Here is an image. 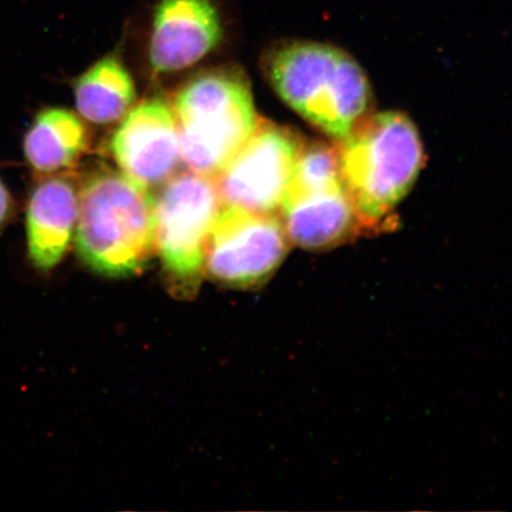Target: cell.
I'll return each instance as SVG.
<instances>
[{"label": "cell", "instance_id": "1", "mask_svg": "<svg viewBox=\"0 0 512 512\" xmlns=\"http://www.w3.org/2000/svg\"><path fill=\"white\" fill-rule=\"evenodd\" d=\"M266 73L288 107L338 142L369 114L367 74L347 51L330 44H280L267 56Z\"/></svg>", "mask_w": 512, "mask_h": 512}, {"label": "cell", "instance_id": "2", "mask_svg": "<svg viewBox=\"0 0 512 512\" xmlns=\"http://www.w3.org/2000/svg\"><path fill=\"white\" fill-rule=\"evenodd\" d=\"M74 239L80 260L96 274L143 272L156 255V197L123 172L96 171L80 189Z\"/></svg>", "mask_w": 512, "mask_h": 512}, {"label": "cell", "instance_id": "3", "mask_svg": "<svg viewBox=\"0 0 512 512\" xmlns=\"http://www.w3.org/2000/svg\"><path fill=\"white\" fill-rule=\"evenodd\" d=\"M339 168L363 229H377L408 195L424 163L418 128L401 112L369 113L339 140Z\"/></svg>", "mask_w": 512, "mask_h": 512}, {"label": "cell", "instance_id": "4", "mask_svg": "<svg viewBox=\"0 0 512 512\" xmlns=\"http://www.w3.org/2000/svg\"><path fill=\"white\" fill-rule=\"evenodd\" d=\"M171 108L182 162L207 177L219 174L259 123L247 76L233 67L198 74L179 89Z\"/></svg>", "mask_w": 512, "mask_h": 512}, {"label": "cell", "instance_id": "5", "mask_svg": "<svg viewBox=\"0 0 512 512\" xmlns=\"http://www.w3.org/2000/svg\"><path fill=\"white\" fill-rule=\"evenodd\" d=\"M222 207L213 177L184 172L156 197V254L172 296L195 297L204 275L211 228Z\"/></svg>", "mask_w": 512, "mask_h": 512}, {"label": "cell", "instance_id": "6", "mask_svg": "<svg viewBox=\"0 0 512 512\" xmlns=\"http://www.w3.org/2000/svg\"><path fill=\"white\" fill-rule=\"evenodd\" d=\"M291 245L277 215L222 204L211 228L204 275L235 290H253L273 277Z\"/></svg>", "mask_w": 512, "mask_h": 512}, {"label": "cell", "instance_id": "7", "mask_svg": "<svg viewBox=\"0 0 512 512\" xmlns=\"http://www.w3.org/2000/svg\"><path fill=\"white\" fill-rule=\"evenodd\" d=\"M303 147L296 133L259 119L252 136L214 177L222 204L275 214Z\"/></svg>", "mask_w": 512, "mask_h": 512}, {"label": "cell", "instance_id": "8", "mask_svg": "<svg viewBox=\"0 0 512 512\" xmlns=\"http://www.w3.org/2000/svg\"><path fill=\"white\" fill-rule=\"evenodd\" d=\"M111 152L119 169L147 189L165 184L181 159L174 112L163 99H147L125 115Z\"/></svg>", "mask_w": 512, "mask_h": 512}, {"label": "cell", "instance_id": "9", "mask_svg": "<svg viewBox=\"0 0 512 512\" xmlns=\"http://www.w3.org/2000/svg\"><path fill=\"white\" fill-rule=\"evenodd\" d=\"M222 37L213 0H159L152 17L151 67L160 74L187 69L219 46Z\"/></svg>", "mask_w": 512, "mask_h": 512}, {"label": "cell", "instance_id": "10", "mask_svg": "<svg viewBox=\"0 0 512 512\" xmlns=\"http://www.w3.org/2000/svg\"><path fill=\"white\" fill-rule=\"evenodd\" d=\"M80 190L67 176H51L32 190L27 207L28 256L37 271L61 264L75 238Z\"/></svg>", "mask_w": 512, "mask_h": 512}, {"label": "cell", "instance_id": "11", "mask_svg": "<svg viewBox=\"0 0 512 512\" xmlns=\"http://www.w3.org/2000/svg\"><path fill=\"white\" fill-rule=\"evenodd\" d=\"M279 211L292 245L307 251L341 246L363 229L344 184L284 195Z\"/></svg>", "mask_w": 512, "mask_h": 512}, {"label": "cell", "instance_id": "12", "mask_svg": "<svg viewBox=\"0 0 512 512\" xmlns=\"http://www.w3.org/2000/svg\"><path fill=\"white\" fill-rule=\"evenodd\" d=\"M89 136L82 120L64 108L38 113L24 138V155L31 168L43 175L68 170L88 149Z\"/></svg>", "mask_w": 512, "mask_h": 512}, {"label": "cell", "instance_id": "13", "mask_svg": "<svg viewBox=\"0 0 512 512\" xmlns=\"http://www.w3.org/2000/svg\"><path fill=\"white\" fill-rule=\"evenodd\" d=\"M75 104L89 123H117L131 111L136 100L132 76L118 56L110 55L96 62L74 85Z\"/></svg>", "mask_w": 512, "mask_h": 512}, {"label": "cell", "instance_id": "14", "mask_svg": "<svg viewBox=\"0 0 512 512\" xmlns=\"http://www.w3.org/2000/svg\"><path fill=\"white\" fill-rule=\"evenodd\" d=\"M12 198L2 179H0V229L9 222L12 214Z\"/></svg>", "mask_w": 512, "mask_h": 512}]
</instances>
